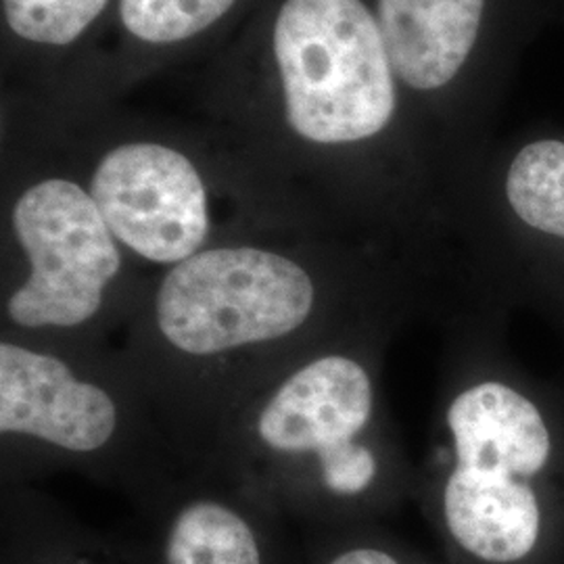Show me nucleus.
Segmentation results:
<instances>
[{"mask_svg":"<svg viewBox=\"0 0 564 564\" xmlns=\"http://www.w3.org/2000/svg\"><path fill=\"white\" fill-rule=\"evenodd\" d=\"M289 126L316 144L381 134L398 109L395 72L362 0H286L274 23Z\"/></svg>","mask_w":564,"mask_h":564,"instance_id":"1","label":"nucleus"},{"mask_svg":"<svg viewBox=\"0 0 564 564\" xmlns=\"http://www.w3.org/2000/svg\"><path fill=\"white\" fill-rule=\"evenodd\" d=\"M314 300V282L300 263L258 247H220L165 274L155 316L172 347L216 356L295 333Z\"/></svg>","mask_w":564,"mask_h":564,"instance_id":"2","label":"nucleus"},{"mask_svg":"<svg viewBox=\"0 0 564 564\" xmlns=\"http://www.w3.org/2000/svg\"><path fill=\"white\" fill-rule=\"evenodd\" d=\"M13 230L30 276L7 312L23 328H72L95 318L121 256L90 193L48 178L30 186L13 207Z\"/></svg>","mask_w":564,"mask_h":564,"instance_id":"3","label":"nucleus"},{"mask_svg":"<svg viewBox=\"0 0 564 564\" xmlns=\"http://www.w3.org/2000/svg\"><path fill=\"white\" fill-rule=\"evenodd\" d=\"M90 195L111 235L149 262H184L209 235L202 176L165 144L130 142L109 151L95 170Z\"/></svg>","mask_w":564,"mask_h":564,"instance_id":"4","label":"nucleus"},{"mask_svg":"<svg viewBox=\"0 0 564 564\" xmlns=\"http://www.w3.org/2000/svg\"><path fill=\"white\" fill-rule=\"evenodd\" d=\"M118 426V408L67 364L15 343H0V431L67 452H97Z\"/></svg>","mask_w":564,"mask_h":564,"instance_id":"5","label":"nucleus"},{"mask_svg":"<svg viewBox=\"0 0 564 564\" xmlns=\"http://www.w3.org/2000/svg\"><path fill=\"white\" fill-rule=\"evenodd\" d=\"M372 381L362 364L345 356H323L305 364L263 405L258 435L276 452L316 456L354 442L370 421Z\"/></svg>","mask_w":564,"mask_h":564,"instance_id":"6","label":"nucleus"},{"mask_svg":"<svg viewBox=\"0 0 564 564\" xmlns=\"http://www.w3.org/2000/svg\"><path fill=\"white\" fill-rule=\"evenodd\" d=\"M485 0H379L377 21L395 76L431 93L454 80L484 23Z\"/></svg>","mask_w":564,"mask_h":564,"instance_id":"7","label":"nucleus"},{"mask_svg":"<svg viewBox=\"0 0 564 564\" xmlns=\"http://www.w3.org/2000/svg\"><path fill=\"white\" fill-rule=\"evenodd\" d=\"M167 564H262L256 533L218 502L188 505L170 529Z\"/></svg>","mask_w":564,"mask_h":564,"instance_id":"8","label":"nucleus"},{"mask_svg":"<svg viewBox=\"0 0 564 564\" xmlns=\"http://www.w3.org/2000/svg\"><path fill=\"white\" fill-rule=\"evenodd\" d=\"M506 197L521 223L564 241V141L524 144L508 167Z\"/></svg>","mask_w":564,"mask_h":564,"instance_id":"9","label":"nucleus"},{"mask_svg":"<svg viewBox=\"0 0 564 564\" xmlns=\"http://www.w3.org/2000/svg\"><path fill=\"white\" fill-rule=\"evenodd\" d=\"M237 0H120L123 28L142 42L172 44L197 36Z\"/></svg>","mask_w":564,"mask_h":564,"instance_id":"10","label":"nucleus"},{"mask_svg":"<svg viewBox=\"0 0 564 564\" xmlns=\"http://www.w3.org/2000/svg\"><path fill=\"white\" fill-rule=\"evenodd\" d=\"M109 0H2L7 25L28 42L65 46L80 39Z\"/></svg>","mask_w":564,"mask_h":564,"instance_id":"11","label":"nucleus"},{"mask_svg":"<svg viewBox=\"0 0 564 564\" xmlns=\"http://www.w3.org/2000/svg\"><path fill=\"white\" fill-rule=\"evenodd\" d=\"M323 481L337 496H358L377 477V458L362 444L347 442L318 454Z\"/></svg>","mask_w":564,"mask_h":564,"instance_id":"12","label":"nucleus"},{"mask_svg":"<svg viewBox=\"0 0 564 564\" xmlns=\"http://www.w3.org/2000/svg\"><path fill=\"white\" fill-rule=\"evenodd\" d=\"M330 564H400L393 556H389L383 550L372 547H358L343 552Z\"/></svg>","mask_w":564,"mask_h":564,"instance_id":"13","label":"nucleus"}]
</instances>
